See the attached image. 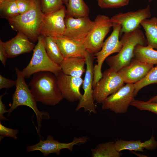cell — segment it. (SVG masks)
Masks as SVG:
<instances>
[{
  "mask_svg": "<svg viewBox=\"0 0 157 157\" xmlns=\"http://www.w3.org/2000/svg\"><path fill=\"white\" fill-rule=\"evenodd\" d=\"M115 145L116 149L119 152L124 150L143 152L144 149L153 150L157 148V141L152 135L149 140L144 142L141 140H125L122 139L116 140Z\"/></svg>",
  "mask_w": 157,
  "mask_h": 157,
  "instance_id": "cell-19",
  "label": "cell"
},
{
  "mask_svg": "<svg viewBox=\"0 0 157 157\" xmlns=\"http://www.w3.org/2000/svg\"><path fill=\"white\" fill-rule=\"evenodd\" d=\"M134 84L126 83L106 98L101 103L103 110H109L116 114L126 112L134 99Z\"/></svg>",
  "mask_w": 157,
  "mask_h": 157,
  "instance_id": "cell-9",
  "label": "cell"
},
{
  "mask_svg": "<svg viewBox=\"0 0 157 157\" xmlns=\"http://www.w3.org/2000/svg\"><path fill=\"white\" fill-rule=\"evenodd\" d=\"M8 58L7 54L3 45V42L0 40V60L3 66L5 67Z\"/></svg>",
  "mask_w": 157,
  "mask_h": 157,
  "instance_id": "cell-34",
  "label": "cell"
},
{
  "mask_svg": "<svg viewBox=\"0 0 157 157\" xmlns=\"http://www.w3.org/2000/svg\"><path fill=\"white\" fill-rule=\"evenodd\" d=\"M7 94V92H6L2 95L0 96V121L3 120H8L9 119L4 116V114L8 112V110L6 109V107L2 101V98L5 95Z\"/></svg>",
  "mask_w": 157,
  "mask_h": 157,
  "instance_id": "cell-35",
  "label": "cell"
},
{
  "mask_svg": "<svg viewBox=\"0 0 157 157\" xmlns=\"http://www.w3.org/2000/svg\"><path fill=\"white\" fill-rule=\"evenodd\" d=\"M19 14L28 11L31 7L33 0H16Z\"/></svg>",
  "mask_w": 157,
  "mask_h": 157,
  "instance_id": "cell-32",
  "label": "cell"
},
{
  "mask_svg": "<svg viewBox=\"0 0 157 157\" xmlns=\"http://www.w3.org/2000/svg\"><path fill=\"white\" fill-rule=\"evenodd\" d=\"M151 16L149 6L136 11L119 13L112 17L110 20L113 23L121 24L120 34L132 32L140 28L141 22Z\"/></svg>",
  "mask_w": 157,
  "mask_h": 157,
  "instance_id": "cell-12",
  "label": "cell"
},
{
  "mask_svg": "<svg viewBox=\"0 0 157 157\" xmlns=\"http://www.w3.org/2000/svg\"><path fill=\"white\" fill-rule=\"evenodd\" d=\"M85 58L70 57L64 58L60 64L62 71L65 74L77 77H81L85 72L84 65Z\"/></svg>",
  "mask_w": 157,
  "mask_h": 157,
  "instance_id": "cell-20",
  "label": "cell"
},
{
  "mask_svg": "<svg viewBox=\"0 0 157 157\" xmlns=\"http://www.w3.org/2000/svg\"><path fill=\"white\" fill-rule=\"evenodd\" d=\"M3 44L9 58L30 52L35 46L26 35L20 31H18L16 36L10 40L3 42Z\"/></svg>",
  "mask_w": 157,
  "mask_h": 157,
  "instance_id": "cell-17",
  "label": "cell"
},
{
  "mask_svg": "<svg viewBox=\"0 0 157 157\" xmlns=\"http://www.w3.org/2000/svg\"><path fill=\"white\" fill-rule=\"evenodd\" d=\"M148 0V1L149 2H151L153 0Z\"/></svg>",
  "mask_w": 157,
  "mask_h": 157,
  "instance_id": "cell-38",
  "label": "cell"
},
{
  "mask_svg": "<svg viewBox=\"0 0 157 157\" xmlns=\"http://www.w3.org/2000/svg\"><path fill=\"white\" fill-rule=\"evenodd\" d=\"M154 67V65L133 58L129 65L118 72L125 83L134 84L142 79Z\"/></svg>",
  "mask_w": 157,
  "mask_h": 157,
  "instance_id": "cell-16",
  "label": "cell"
},
{
  "mask_svg": "<svg viewBox=\"0 0 157 157\" xmlns=\"http://www.w3.org/2000/svg\"><path fill=\"white\" fill-rule=\"evenodd\" d=\"M113 24V30L112 33L104 42L101 49L94 54L97 64L94 66L93 89L102 78V73L101 69L104 60L110 55L119 52L122 47L121 41L119 40L122 26L118 23Z\"/></svg>",
  "mask_w": 157,
  "mask_h": 157,
  "instance_id": "cell-6",
  "label": "cell"
},
{
  "mask_svg": "<svg viewBox=\"0 0 157 157\" xmlns=\"http://www.w3.org/2000/svg\"><path fill=\"white\" fill-rule=\"evenodd\" d=\"M90 150L92 157H120L122 155L116 149L114 142L99 144Z\"/></svg>",
  "mask_w": 157,
  "mask_h": 157,
  "instance_id": "cell-23",
  "label": "cell"
},
{
  "mask_svg": "<svg viewBox=\"0 0 157 157\" xmlns=\"http://www.w3.org/2000/svg\"><path fill=\"white\" fill-rule=\"evenodd\" d=\"M120 40L122 47L119 52L106 59L110 68L117 72L130 64L134 58V51L137 45L147 44L146 38L140 28L131 32L124 33Z\"/></svg>",
  "mask_w": 157,
  "mask_h": 157,
  "instance_id": "cell-4",
  "label": "cell"
},
{
  "mask_svg": "<svg viewBox=\"0 0 157 157\" xmlns=\"http://www.w3.org/2000/svg\"><path fill=\"white\" fill-rule=\"evenodd\" d=\"M65 23L66 28L63 35L73 40L84 43L94 22L91 21L88 16L76 18L66 16Z\"/></svg>",
  "mask_w": 157,
  "mask_h": 157,
  "instance_id": "cell-13",
  "label": "cell"
},
{
  "mask_svg": "<svg viewBox=\"0 0 157 157\" xmlns=\"http://www.w3.org/2000/svg\"><path fill=\"white\" fill-rule=\"evenodd\" d=\"M44 37L42 35L39 36L30 62L21 71L25 78H28L34 73L41 71L49 72L55 76L62 71L60 65L54 63L47 55L44 46Z\"/></svg>",
  "mask_w": 157,
  "mask_h": 157,
  "instance_id": "cell-5",
  "label": "cell"
},
{
  "mask_svg": "<svg viewBox=\"0 0 157 157\" xmlns=\"http://www.w3.org/2000/svg\"><path fill=\"white\" fill-rule=\"evenodd\" d=\"M40 2L42 11L44 15L56 11L64 6L61 0H40Z\"/></svg>",
  "mask_w": 157,
  "mask_h": 157,
  "instance_id": "cell-28",
  "label": "cell"
},
{
  "mask_svg": "<svg viewBox=\"0 0 157 157\" xmlns=\"http://www.w3.org/2000/svg\"><path fill=\"white\" fill-rule=\"evenodd\" d=\"M152 84H157V64L151 69L142 79L134 84V97H135L137 95L138 92L142 88Z\"/></svg>",
  "mask_w": 157,
  "mask_h": 157,
  "instance_id": "cell-27",
  "label": "cell"
},
{
  "mask_svg": "<svg viewBox=\"0 0 157 157\" xmlns=\"http://www.w3.org/2000/svg\"><path fill=\"white\" fill-rule=\"evenodd\" d=\"M44 14L40 0H33V5L27 12L8 19L12 27L26 35L32 42L38 40Z\"/></svg>",
  "mask_w": 157,
  "mask_h": 157,
  "instance_id": "cell-2",
  "label": "cell"
},
{
  "mask_svg": "<svg viewBox=\"0 0 157 157\" xmlns=\"http://www.w3.org/2000/svg\"><path fill=\"white\" fill-rule=\"evenodd\" d=\"M66 16L76 18L88 16L89 7L83 0H68Z\"/></svg>",
  "mask_w": 157,
  "mask_h": 157,
  "instance_id": "cell-24",
  "label": "cell"
},
{
  "mask_svg": "<svg viewBox=\"0 0 157 157\" xmlns=\"http://www.w3.org/2000/svg\"><path fill=\"white\" fill-rule=\"evenodd\" d=\"M124 83L118 72L110 68L106 69L94 88V100L98 103L101 104L108 97L123 86Z\"/></svg>",
  "mask_w": 157,
  "mask_h": 157,
  "instance_id": "cell-10",
  "label": "cell"
},
{
  "mask_svg": "<svg viewBox=\"0 0 157 157\" xmlns=\"http://www.w3.org/2000/svg\"><path fill=\"white\" fill-rule=\"evenodd\" d=\"M134 58L153 65L157 64V50L147 45H137L134 51Z\"/></svg>",
  "mask_w": 157,
  "mask_h": 157,
  "instance_id": "cell-22",
  "label": "cell"
},
{
  "mask_svg": "<svg viewBox=\"0 0 157 157\" xmlns=\"http://www.w3.org/2000/svg\"><path fill=\"white\" fill-rule=\"evenodd\" d=\"M29 86L35 101L44 104L55 106L63 98L56 76L50 72L41 71L34 73Z\"/></svg>",
  "mask_w": 157,
  "mask_h": 157,
  "instance_id": "cell-1",
  "label": "cell"
},
{
  "mask_svg": "<svg viewBox=\"0 0 157 157\" xmlns=\"http://www.w3.org/2000/svg\"><path fill=\"white\" fill-rule=\"evenodd\" d=\"M44 37V46L47 55L52 61L60 65L64 58L56 43L55 37Z\"/></svg>",
  "mask_w": 157,
  "mask_h": 157,
  "instance_id": "cell-25",
  "label": "cell"
},
{
  "mask_svg": "<svg viewBox=\"0 0 157 157\" xmlns=\"http://www.w3.org/2000/svg\"><path fill=\"white\" fill-rule=\"evenodd\" d=\"M94 56V54L87 51L85 57L86 68L83 83L84 93L76 108V111L83 108L85 112H88L90 114L97 113L93 87Z\"/></svg>",
  "mask_w": 157,
  "mask_h": 157,
  "instance_id": "cell-8",
  "label": "cell"
},
{
  "mask_svg": "<svg viewBox=\"0 0 157 157\" xmlns=\"http://www.w3.org/2000/svg\"><path fill=\"white\" fill-rule=\"evenodd\" d=\"M55 38L64 58L70 57L85 58L87 51L84 43L73 40L64 35Z\"/></svg>",
  "mask_w": 157,
  "mask_h": 157,
  "instance_id": "cell-18",
  "label": "cell"
},
{
  "mask_svg": "<svg viewBox=\"0 0 157 157\" xmlns=\"http://www.w3.org/2000/svg\"><path fill=\"white\" fill-rule=\"evenodd\" d=\"M16 83V81L6 78L0 75V89L3 88L9 89L11 88L15 85Z\"/></svg>",
  "mask_w": 157,
  "mask_h": 157,
  "instance_id": "cell-33",
  "label": "cell"
},
{
  "mask_svg": "<svg viewBox=\"0 0 157 157\" xmlns=\"http://www.w3.org/2000/svg\"><path fill=\"white\" fill-rule=\"evenodd\" d=\"M130 106L135 107L140 110L149 111L157 115V102L134 99L131 103Z\"/></svg>",
  "mask_w": 157,
  "mask_h": 157,
  "instance_id": "cell-29",
  "label": "cell"
},
{
  "mask_svg": "<svg viewBox=\"0 0 157 157\" xmlns=\"http://www.w3.org/2000/svg\"><path fill=\"white\" fill-rule=\"evenodd\" d=\"M15 70L17 76L16 88L12 95V103L8 110V115L9 116L11 112L19 106H24L30 107L35 114L38 132L40 133L42 120L49 119V115L46 111L39 110L37 102L26 84L22 71L16 67Z\"/></svg>",
  "mask_w": 157,
  "mask_h": 157,
  "instance_id": "cell-3",
  "label": "cell"
},
{
  "mask_svg": "<svg viewBox=\"0 0 157 157\" xmlns=\"http://www.w3.org/2000/svg\"><path fill=\"white\" fill-rule=\"evenodd\" d=\"M94 22L84 42L86 51L93 54L101 49L104 39L113 26L110 18L104 15H97Z\"/></svg>",
  "mask_w": 157,
  "mask_h": 157,
  "instance_id": "cell-7",
  "label": "cell"
},
{
  "mask_svg": "<svg viewBox=\"0 0 157 157\" xmlns=\"http://www.w3.org/2000/svg\"><path fill=\"white\" fill-rule=\"evenodd\" d=\"M18 130L6 127L0 122V140H1L5 137H10L15 140L17 139V134Z\"/></svg>",
  "mask_w": 157,
  "mask_h": 157,
  "instance_id": "cell-31",
  "label": "cell"
},
{
  "mask_svg": "<svg viewBox=\"0 0 157 157\" xmlns=\"http://www.w3.org/2000/svg\"><path fill=\"white\" fill-rule=\"evenodd\" d=\"M89 138L84 136L74 137L72 141L68 143L61 142L54 139L53 137L49 135L46 140L40 139L37 144L26 147V151L30 152L35 151H40L44 156L51 154H55L59 155L62 149H67L71 152L73 151L74 147L79 144L85 143L88 140Z\"/></svg>",
  "mask_w": 157,
  "mask_h": 157,
  "instance_id": "cell-11",
  "label": "cell"
},
{
  "mask_svg": "<svg viewBox=\"0 0 157 157\" xmlns=\"http://www.w3.org/2000/svg\"><path fill=\"white\" fill-rule=\"evenodd\" d=\"M4 0H0V3L2 2V1H3Z\"/></svg>",
  "mask_w": 157,
  "mask_h": 157,
  "instance_id": "cell-39",
  "label": "cell"
},
{
  "mask_svg": "<svg viewBox=\"0 0 157 157\" xmlns=\"http://www.w3.org/2000/svg\"><path fill=\"white\" fill-rule=\"evenodd\" d=\"M140 25L145 31L147 45L157 50V17L144 19Z\"/></svg>",
  "mask_w": 157,
  "mask_h": 157,
  "instance_id": "cell-21",
  "label": "cell"
},
{
  "mask_svg": "<svg viewBox=\"0 0 157 157\" xmlns=\"http://www.w3.org/2000/svg\"><path fill=\"white\" fill-rule=\"evenodd\" d=\"M99 6L102 8H118L128 4L129 0H97Z\"/></svg>",
  "mask_w": 157,
  "mask_h": 157,
  "instance_id": "cell-30",
  "label": "cell"
},
{
  "mask_svg": "<svg viewBox=\"0 0 157 157\" xmlns=\"http://www.w3.org/2000/svg\"><path fill=\"white\" fill-rule=\"evenodd\" d=\"M66 9L65 6L60 9L44 15L40 34L44 36L57 37L63 35L66 28L65 18Z\"/></svg>",
  "mask_w": 157,
  "mask_h": 157,
  "instance_id": "cell-14",
  "label": "cell"
},
{
  "mask_svg": "<svg viewBox=\"0 0 157 157\" xmlns=\"http://www.w3.org/2000/svg\"><path fill=\"white\" fill-rule=\"evenodd\" d=\"M1 15L8 19L19 14L16 0H4L0 3Z\"/></svg>",
  "mask_w": 157,
  "mask_h": 157,
  "instance_id": "cell-26",
  "label": "cell"
},
{
  "mask_svg": "<svg viewBox=\"0 0 157 157\" xmlns=\"http://www.w3.org/2000/svg\"><path fill=\"white\" fill-rule=\"evenodd\" d=\"M55 76L63 98L72 102L79 101L83 95L80 91L83 81L81 77L67 75L62 71Z\"/></svg>",
  "mask_w": 157,
  "mask_h": 157,
  "instance_id": "cell-15",
  "label": "cell"
},
{
  "mask_svg": "<svg viewBox=\"0 0 157 157\" xmlns=\"http://www.w3.org/2000/svg\"><path fill=\"white\" fill-rule=\"evenodd\" d=\"M61 0L62 1V2L63 3V4H65L66 6H67L68 4V0Z\"/></svg>",
  "mask_w": 157,
  "mask_h": 157,
  "instance_id": "cell-37",
  "label": "cell"
},
{
  "mask_svg": "<svg viewBox=\"0 0 157 157\" xmlns=\"http://www.w3.org/2000/svg\"><path fill=\"white\" fill-rule=\"evenodd\" d=\"M147 101L149 102H157V95L151 97Z\"/></svg>",
  "mask_w": 157,
  "mask_h": 157,
  "instance_id": "cell-36",
  "label": "cell"
}]
</instances>
